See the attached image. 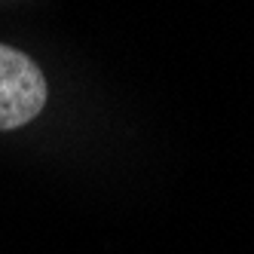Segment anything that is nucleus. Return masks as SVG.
<instances>
[{
	"label": "nucleus",
	"mask_w": 254,
	"mask_h": 254,
	"mask_svg": "<svg viewBox=\"0 0 254 254\" xmlns=\"http://www.w3.org/2000/svg\"><path fill=\"white\" fill-rule=\"evenodd\" d=\"M46 104V80L28 56L0 46V129H19Z\"/></svg>",
	"instance_id": "f257e3e1"
}]
</instances>
